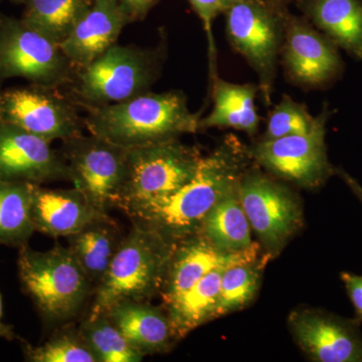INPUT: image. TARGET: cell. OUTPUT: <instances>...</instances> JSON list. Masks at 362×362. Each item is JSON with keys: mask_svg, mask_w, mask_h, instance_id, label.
I'll list each match as a JSON object with an SVG mask.
<instances>
[{"mask_svg": "<svg viewBox=\"0 0 362 362\" xmlns=\"http://www.w3.org/2000/svg\"><path fill=\"white\" fill-rule=\"evenodd\" d=\"M249 151L235 137L206 156L197 173L173 194L126 209L133 226L151 230L176 245L201 232L214 206L239 185Z\"/></svg>", "mask_w": 362, "mask_h": 362, "instance_id": "6da1fadb", "label": "cell"}, {"mask_svg": "<svg viewBox=\"0 0 362 362\" xmlns=\"http://www.w3.org/2000/svg\"><path fill=\"white\" fill-rule=\"evenodd\" d=\"M85 128L126 149L176 139L199 130V113L180 90L143 93L120 103L86 109Z\"/></svg>", "mask_w": 362, "mask_h": 362, "instance_id": "7a4b0ae2", "label": "cell"}, {"mask_svg": "<svg viewBox=\"0 0 362 362\" xmlns=\"http://www.w3.org/2000/svg\"><path fill=\"white\" fill-rule=\"evenodd\" d=\"M175 247L156 233L132 226L95 287L88 316L106 313L120 302L149 301L159 294Z\"/></svg>", "mask_w": 362, "mask_h": 362, "instance_id": "3957f363", "label": "cell"}, {"mask_svg": "<svg viewBox=\"0 0 362 362\" xmlns=\"http://www.w3.org/2000/svg\"><path fill=\"white\" fill-rule=\"evenodd\" d=\"M163 49L117 42L89 65L74 73L69 96L89 109L120 103L150 90L163 62Z\"/></svg>", "mask_w": 362, "mask_h": 362, "instance_id": "277c9868", "label": "cell"}, {"mask_svg": "<svg viewBox=\"0 0 362 362\" xmlns=\"http://www.w3.org/2000/svg\"><path fill=\"white\" fill-rule=\"evenodd\" d=\"M18 269L23 291L47 323L70 322L94 293L68 247L56 245L39 252L25 245L18 252Z\"/></svg>", "mask_w": 362, "mask_h": 362, "instance_id": "5b68a950", "label": "cell"}, {"mask_svg": "<svg viewBox=\"0 0 362 362\" xmlns=\"http://www.w3.org/2000/svg\"><path fill=\"white\" fill-rule=\"evenodd\" d=\"M287 13V6L272 0H242L225 11L226 37L256 71L267 106L272 104Z\"/></svg>", "mask_w": 362, "mask_h": 362, "instance_id": "8992f818", "label": "cell"}, {"mask_svg": "<svg viewBox=\"0 0 362 362\" xmlns=\"http://www.w3.org/2000/svg\"><path fill=\"white\" fill-rule=\"evenodd\" d=\"M201 152L176 139L128 149L127 173L117 206L125 211L173 194L192 180Z\"/></svg>", "mask_w": 362, "mask_h": 362, "instance_id": "52a82bcc", "label": "cell"}, {"mask_svg": "<svg viewBox=\"0 0 362 362\" xmlns=\"http://www.w3.org/2000/svg\"><path fill=\"white\" fill-rule=\"evenodd\" d=\"M74 73L59 45L23 18L0 14V81L23 78L62 89L71 84Z\"/></svg>", "mask_w": 362, "mask_h": 362, "instance_id": "ba28073f", "label": "cell"}, {"mask_svg": "<svg viewBox=\"0 0 362 362\" xmlns=\"http://www.w3.org/2000/svg\"><path fill=\"white\" fill-rule=\"evenodd\" d=\"M71 181L98 211L116 207L127 173L128 149L98 136L81 134L64 140Z\"/></svg>", "mask_w": 362, "mask_h": 362, "instance_id": "9c48e42d", "label": "cell"}, {"mask_svg": "<svg viewBox=\"0 0 362 362\" xmlns=\"http://www.w3.org/2000/svg\"><path fill=\"white\" fill-rule=\"evenodd\" d=\"M61 90L30 84L0 90V121L49 142L83 134L78 106Z\"/></svg>", "mask_w": 362, "mask_h": 362, "instance_id": "30bf717a", "label": "cell"}, {"mask_svg": "<svg viewBox=\"0 0 362 362\" xmlns=\"http://www.w3.org/2000/svg\"><path fill=\"white\" fill-rule=\"evenodd\" d=\"M328 107L316 116L313 128L306 134L262 139L247 149L250 157L273 175L299 187H320L334 173L326 148Z\"/></svg>", "mask_w": 362, "mask_h": 362, "instance_id": "8fae6325", "label": "cell"}, {"mask_svg": "<svg viewBox=\"0 0 362 362\" xmlns=\"http://www.w3.org/2000/svg\"><path fill=\"white\" fill-rule=\"evenodd\" d=\"M240 202L251 228L272 252H279L301 228L296 195L259 170H246L240 180Z\"/></svg>", "mask_w": 362, "mask_h": 362, "instance_id": "7c38bea8", "label": "cell"}, {"mask_svg": "<svg viewBox=\"0 0 362 362\" xmlns=\"http://www.w3.org/2000/svg\"><path fill=\"white\" fill-rule=\"evenodd\" d=\"M281 64L286 77L303 88H323L342 75L338 47L306 18L288 11Z\"/></svg>", "mask_w": 362, "mask_h": 362, "instance_id": "4fadbf2b", "label": "cell"}, {"mask_svg": "<svg viewBox=\"0 0 362 362\" xmlns=\"http://www.w3.org/2000/svg\"><path fill=\"white\" fill-rule=\"evenodd\" d=\"M0 180L44 185L71 181L61 150L28 131L0 121Z\"/></svg>", "mask_w": 362, "mask_h": 362, "instance_id": "5bb4252c", "label": "cell"}, {"mask_svg": "<svg viewBox=\"0 0 362 362\" xmlns=\"http://www.w3.org/2000/svg\"><path fill=\"white\" fill-rule=\"evenodd\" d=\"M289 325L300 349L317 362H362V338L356 321L314 309H298Z\"/></svg>", "mask_w": 362, "mask_h": 362, "instance_id": "9a60e30c", "label": "cell"}, {"mask_svg": "<svg viewBox=\"0 0 362 362\" xmlns=\"http://www.w3.org/2000/svg\"><path fill=\"white\" fill-rule=\"evenodd\" d=\"M259 252L256 243L244 251L223 252L202 233H195L175 245L159 294L168 303L214 269L258 259Z\"/></svg>", "mask_w": 362, "mask_h": 362, "instance_id": "2e32d148", "label": "cell"}, {"mask_svg": "<svg viewBox=\"0 0 362 362\" xmlns=\"http://www.w3.org/2000/svg\"><path fill=\"white\" fill-rule=\"evenodd\" d=\"M127 25L129 23L116 0H94L59 47L77 70L116 45Z\"/></svg>", "mask_w": 362, "mask_h": 362, "instance_id": "e0dca14e", "label": "cell"}, {"mask_svg": "<svg viewBox=\"0 0 362 362\" xmlns=\"http://www.w3.org/2000/svg\"><path fill=\"white\" fill-rule=\"evenodd\" d=\"M30 209L35 232L52 238L69 237L108 214L98 211L76 187L51 189L40 185H32Z\"/></svg>", "mask_w": 362, "mask_h": 362, "instance_id": "ac0fdd59", "label": "cell"}, {"mask_svg": "<svg viewBox=\"0 0 362 362\" xmlns=\"http://www.w3.org/2000/svg\"><path fill=\"white\" fill-rule=\"evenodd\" d=\"M104 314L144 356L168 351L178 339L166 311L148 301L120 302Z\"/></svg>", "mask_w": 362, "mask_h": 362, "instance_id": "d6986e66", "label": "cell"}, {"mask_svg": "<svg viewBox=\"0 0 362 362\" xmlns=\"http://www.w3.org/2000/svg\"><path fill=\"white\" fill-rule=\"evenodd\" d=\"M300 8L338 49L362 61V0H300Z\"/></svg>", "mask_w": 362, "mask_h": 362, "instance_id": "ffe728a7", "label": "cell"}, {"mask_svg": "<svg viewBox=\"0 0 362 362\" xmlns=\"http://www.w3.org/2000/svg\"><path fill=\"white\" fill-rule=\"evenodd\" d=\"M213 110L199 120V130L230 128L255 136L259 130V115L256 106L259 86L235 84L220 77L209 84Z\"/></svg>", "mask_w": 362, "mask_h": 362, "instance_id": "44dd1931", "label": "cell"}, {"mask_svg": "<svg viewBox=\"0 0 362 362\" xmlns=\"http://www.w3.org/2000/svg\"><path fill=\"white\" fill-rule=\"evenodd\" d=\"M122 238L109 214L66 237L69 250L94 287L108 270Z\"/></svg>", "mask_w": 362, "mask_h": 362, "instance_id": "7402d4cb", "label": "cell"}, {"mask_svg": "<svg viewBox=\"0 0 362 362\" xmlns=\"http://www.w3.org/2000/svg\"><path fill=\"white\" fill-rule=\"evenodd\" d=\"M230 266L218 267L209 272L197 284L164 304L178 339L213 319L221 277Z\"/></svg>", "mask_w": 362, "mask_h": 362, "instance_id": "603a6c76", "label": "cell"}, {"mask_svg": "<svg viewBox=\"0 0 362 362\" xmlns=\"http://www.w3.org/2000/svg\"><path fill=\"white\" fill-rule=\"evenodd\" d=\"M251 228L240 202L238 185L209 211L199 233L221 251L235 252L254 244Z\"/></svg>", "mask_w": 362, "mask_h": 362, "instance_id": "cb8c5ba5", "label": "cell"}, {"mask_svg": "<svg viewBox=\"0 0 362 362\" xmlns=\"http://www.w3.org/2000/svg\"><path fill=\"white\" fill-rule=\"evenodd\" d=\"M32 185L0 180V245H28L35 232L32 220Z\"/></svg>", "mask_w": 362, "mask_h": 362, "instance_id": "d4e9b609", "label": "cell"}, {"mask_svg": "<svg viewBox=\"0 0 362 362\" xmlns=\"http://www.w3.org/2000/svg\"><path fill=\"white\" fill-rule=\"evenodd\" d=\"M94 0H28L23 20L61 45Z\"/></svg>", "mask_w": 362, "mask_h": 362, "instance_id": "484cf974", "label": "cell"}, {"mask_svg": "<svg viewBox=\"0 0 362 362\" xmlns=\"http://www.w3.org/2000/svg\"><path fill=\"white\" fill-rule=\"evenodd\" d=\"M78 331L99 362H140L145 357L131 346L107 314L87 316Z\"/></svg>", "mask_w": 362, "mask_h": 362, "instance_id": "4316f807", "label": "cell"}, {"mask_svg": "<svg viewBox=\"0 0 362 362\" xmlns=\"http://www.w3.org/2000/svg\"><path fill=\"white\" fill-rule=\"evenodd\" d=\"M259 258L228 267L221 280L220 293L213 319L240 310L251 303L258 293L261 271Z\"/></svg>", "mask_w": 362, "mask_h": 362, "instance_id": "83f0119b", "label": "cell"}, {"mask_svg": "<svg viewBox=\"0 0 362 362\" xmlns=\"http://www.w3.org/2000/svg\"><path fill=\"white\" fill-rule=\"evenodd\" d=\"M23 351L30 362H99L78 328L59 330L37 346L23 342Z\"/></svg>", "mask_w": 362, "mask_h": 362, "instance_id": "f1b7e54d", "label": "cell"}, {"mask_svg": "<svg viewBox=\"0 0 362 362\" xmlns=\"http://www.w3.org/2000/svg\"><path fill=\"white\" fill-rule=\"evenodd\" d=\"M315 118L304 104L295 101L289 95H283L272 109L263 139L306 134L313 128Z\"/></svg>", "mask_w": 362, "mask_h": 362, "instance_id": "f546056e", "label": "cell"}, {"mask_svg": "<svg viewBox=\"0 0 362 362\" xmlns=\"http://www.w3.org/2000/svg\"><path fill=\"white\" fill-rule=\"evenodd\" d=\"M195 13L204 25L209 44V80L213 82L216 75V47L214 45L213 23L216 16L225 13L223 0H188ZM209 83V84H211Z\"/></svg>", "mask_w": 362, "mask_h": 362, "instance_id": "4dcf8cb0", "label": "cell"}, {"mask_svg": "<svg viewBox=\"0 0 362 362\" xmlns=\"http://www.w3.org/2000/svg\"><path fill=\"white\" fill-rule=\"evenodd\" d=\"M128 23L144 20L159 0H116Z\"/></svg>", "mask_w": 362, "mask_h": 362, "instance_id": "1f68e13d", "label": "cell"}, {"mask_svg": "<svg viewBox=\"0 0 362 362\" xmlns=\"http://www.w3.org/2000/svg\"><path fill=\"white\" fill-rule=\"evenodd\" d=\"M341 280L346 288L350 301L356 309L357 316L362 320V276L342 273Z\"/></svg>", "mask_w": 362, "mask_h": 362, "instance_id": "d6a6232c", "label": "cell"}, {"mask_svg": "<svg viewBox=\"0 0 362 362\" xmlns=\"http://www.w3.org/2000/svg\"><path fill=\"white\" fill-rule=\"evenodd\" d=\"M334 173H337V175L342 178L343 181L349 185L351 192L362 202V187L359 185L358 181L354 180L352 176H350L349 173L343 170V169L335 168Z\"/></svg>", "mask_w": 362, "mask_h": 362, "instance_id": "836d02e7", "label": "cell"}, {"mask_svg": "<svg viewBox=\"0 0 362 362\" xmlns=\"http://www.w3.org/2000/svg\"><path fill=\"white\" fill-rule=\"evenodd\" d=\"M2 318H4V308H2V298L1 293H0V338L9 340V341L16 339V335L13 328L8 324L4 323Z\"/></svg>", "mask_w": 362, "mask_h": 362, "instance_id": "e575fe53", "label": "cell"}, {"mask_svg": "<svg viewBox=\"0 0 362 362\" xmlns=\"http://www.w3.org/2000/svg\"><path fill=\"white\" fill-rule=\"evenodd\" d=\"M242 1V0H223L225 4L226 11L228 7L233 6V4H238V2Z\"/></svg>", "mask_w": 362, "mask_h": 362, "instance_id": "d590c367", "label": "cell"}, {"mask_svg": "<svg viewBox=\"0 0 362 362\" xmlns=\"http://www.w3.org/2000/svg\"><path fill=\"white\" fill-rule=\"evenodd\" d=\"M272 1L280 4V6H287L288 4H291V2L295 1V0H272Z\"/></svg>", "mask_w": 362, "mask_h": 362, "instance_id": "8d00e7d4", "label": "cell"}, {"mask_svg": "<svg viewBox=\"0 0 362 362\" xmlns=\"http://www.w3.org/2000/svg\"><path fill=\"white\" fill-rule=\"evenodd\" d=\"M11 1L16 2V4H25L28 0H11Z\"/></svg>", "mask_w": 362, "mask_h": 362, "instance_id": "74e56055", "label": "cell"}]
</instances>
